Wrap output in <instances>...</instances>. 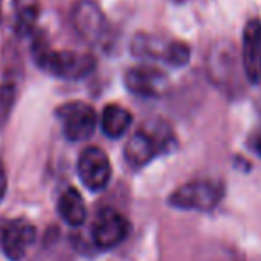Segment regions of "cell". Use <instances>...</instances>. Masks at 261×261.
<instances>
[{
	"mask_svg": "<svg viewBox=\"0 0 261 261\" xmlns=\"http://www.w3.org/2000/svg\"><path fill=\"white\" fill-rule=\"evenodd\" d=\"M34 59L43 71L64 80H79L87 76L96 66L93 55L71 50H50L45 43H36Z\"/></svg>",
	"mask_w": 261,
	"mask_h": 261,
	"instance_id": "cell-1",
	"label": "cell"
},
{
	"mask_svg": "<svg viewBox=\"0 0 261 261\" xmlns=\"http://www.w3.org/2000/svg\"><path fill=\"white\" fill-rule=\"evenodd\" d=\"M174 142L172 134L164 123H148L139 132H135L126 142L124 158L134 169L148 165L156 155L167 151L169 146Z\"/></svg>",
	"mask_w": 261,
	"mask_h": 261,
	"instance_id": "cell-2",
	"label": "cell"
},
{
	"mask_svg": "<svg viewBox=\"0 0 261 261\" xmlns=\"http://www.w3.org/2000/svg\"><path fill=\"white\" fill-rule=\"evenodd\" d=\"M224 197L222 183L213 179H199L176 189L169 197V204L179 210H199L210 212Z\"/></svg>",
	"mask_w": 261,
	"mask_h": 261,
	"instance_id": "cell-3",
	"label": "cell"
},
{
	"mask_svg": "<svg viewBox=\"0 0 261 261\" xmlns=\"http://www.w3.org/2000/svg\"><path fill=\"white\" fill-rule=\"evenodd\" d=\"M57 117L62 123L64 135L73 142L89 139L96 128V112L93 107L82 101L62 105L57 110Z\"/></svg>",
	"mask_w": 261,
	"mask_h": 261,
	"instance_id": "cell-4",
	"label": "cell"
},
{
	"mask_svg": "<svg viewBox=\"0 0 261 261\" xmlns=\"http://www.w3.org/2000/svg\"><path fill=\"white\" fill-rule=\"evenodd\" d=\"M34 242L36 227L25 219H13L0 222V249L11 261L23 259Z\"/></svg>",
	"mask_w": 261,
	"mask_h": 261,
	"instance_id": "cell-5",
	"label": "cell"
},
{
	"mask_svg": "<svg viewBox=\"0 0 261 261\" xmlns=\"http://www.w3.org/2000/svg\"><path fill=\"white\" fill-rule=\"evenodd\" d=\"M79 176L84 185L93 192H98L109 185L112 167L103 149L96 146H89L84 149L79 158Z\"/></svg>",
	"mask_w": 261,
	"mask_h": 261,
	"instance_id": "cell-6",
	"label": "cell"
},
{
	"mask_svg": "<svg viewBox=\"0 0 261 261\" xmlns=\"http://www.w3.org/2000/svg\"><path fill=\"white\" fill-rule=\"evenodd\" d=\"M128 231H130V222L123 213L114 208H103L94 219L93 240L98 247L112 249L128 237Z\"/></svg>",
	"mask_w": 261,
	"mask_h": 261,
	"instance_id": "cell-7",
	"label": "cell"
},
{
	"mask_svg": "<svg viewBox=\"0 0 261 261\" xmlns=\"http://www.w3.org/2000/svg\"><path fill=\"white\" fill-rule=\"evenodd\" d=\"M124 84H126L128 91L137 94V96L156 98L165 93L169 86V79L160 69L139 66V68L128 69L124 75Z\"/></svg>",
	"mask_w": 261,
	"mask_h": 261,
	"instance_id": "cell-8",
	"label": "cell"
},
{
	"mask_svg": "<svg viewBox=\"0 0 261 261\" xmlns=\"http://www.w3.org/2000/svg\"><path fill=\"white\" fill-rule=\"evenodd\" d=\"M73 25L86 41L98 43L107 31L105 16L91 0H82L73 7Z\"/></svg>",
	"mask_w": 261,
	"mask_h": 261,
	"instance_id": "cell-9",
	"label": "cell"
},
{
	"mask_svg": "<svg viewBox=\"0 0 261 261\" xmlns=\"http://www.w3.org/2000/svg\"><path fill=\"white\" fill-rule=\"evenodd\" d=\"M245 76L251 84L261 82V20L247 21L244 29V48H242Z\"/></svg>",
	"mask_w": 261,
	"mask_h": 261,
	"instance_id": "cell-10",
	"label": "cell"
},
{
	"mask_svg": "<svg viewBox=\"0 0 261 261\" xmlns=\"http://www.w3.org/2000/svg\"><path fill=\"white\" fill-rule=\"evenodd\" d=\"M59 213L64 219V222H68L69 226H82L86 222L87 217V208L84 203V197L80 196L79 190L68 189L59 199Z\"/></svg>",
	"mask_w": 261,
	"mask_h": 261,
	"instance_id": "cell-11",
	"label": "cell"
},
{
	"mask_svg": "<svg viewBox=\"0 0 261 261\" xmlns=\"http://www.w3.org/2000/svg\"><path fill=\"white\" fill-rule=\"evenodd\" d=\"M132 124V114L119 105H107L101 114V130L107 137L119 139Z\"/></svg>",
	"mask_w": 261,
	"mask_h": 261,
	"instance_id": "cell-12",
	"label": "cell"
},
{
	"mask_svg": "<svg viewBox=\"0 0 261 261\" xmlns=\"http://www.w3.org/2000/svg\"><path fill=\"white\" fill-rule=\"evenodd\" d=\"M172 41H165L156 36L148 34H139L135 36L134 43H132V52L139 57H149V59H162L167 62V55L171 50Z\"/></svg>",
	"mask_w": 261,
	"mask_h": 261,
	"instance_id": "cell-13",
	"label": "cell"
},
{
	"mask_svg": "<svg viewBox=\"0 0 261 261\" xmlns=\"http://www.w3.org/2000/svg\"><path fill=\"white\" fill-rule=\"evenodd\" d=\"M36 20H38V6L36 4H25L18 9L14 29L20 36H27L34 29Z\"/></svg>",
	"mask_w": 261,
	"mask_h": 261,
	"instance_id": "cell-14",
	"label": "cell"
},
{
	"mask_svg": "<svg viewBox=\"0 0 261 261\" xmlns=\"http://www.w3.org/2000/svg\"><path fill=\"white\" fill-rule=\"evenodd\" d=\"M16 100V86L11 82H6L0 86V128L7 123L11 116V110Z\"/></svg>",
	"mask_w": 261,
	"mask_h": 261,
	"instance_id": "cell-15",
	"label": "cell"
},
{
	"mask_svg": "<svg viewBox=\"0 0 261 261\" xmlns=\"http://www.w3.org/2000/svg\"><path fill=\"white\" fill-rule=\"evenodd\" d=\"M190 59V48L185 45V43H178V41H172L171 43V50H169L167 55V62L171 66H185Z\"/></svg>",
	"mask_w": 261,
	"mask_h": 261,
	"instance_id": "cell-16",
	"label": "cell"
},
{
	"mask_svg": "<svg viewBox=\"0 0 261 261\" xmlns=\"http://www.w3.org/2000/svg\"><path fill=\"white\" fill-rule=\"evenodd\" d=\"M6 190H7V178H6V171H4L2 162H0V201L6 196Z\"/></svg>",
	"mask_w": 261,
	"mask_h": 261,
	"instance_id": "cell-17",
	"label": "cell"
},
{
	"mask_svg": "<svg viewBox=\"0 0 261 261\" xmlns=\"http://www.w3.org/2000/svg\"><path fill=\"white\" fill-rule=\"evenodd\" d=\"M251 148L254 149V151L261 156V130H258L251 137Z\"/></svg>",
	"mask_w": 261,
	"mask_h": 261,
	"instance_id": "cell-18",
	"label": "cell"
}]
</instances>
